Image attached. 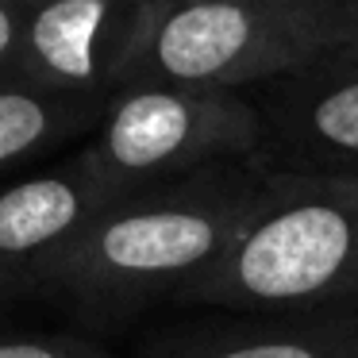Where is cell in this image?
Returning <instances> with one entry per match:
<instances>
[{"label": "cell", "instance_id": "52a82bcc", "mask_svg": "<svg viewBox=\"0 0 358 358\" xmlns=\"http://www.w3.org/2000/svg\"><path fill=\"white\" fill-rule=\"evenodd\" d=\"M112 204L81 155L0 185V308L35 293L50 262Z\"/></svg>", "mask_w": 358, "mask_h": 358}, {"label": "cell", "instance_id": "8992f818", "mask_svg": "<svg viewBox=\"0 0 358 358\" xmlns=\"http://www.w3.org/2000/svg\"><path fill=\"white\" fill-rule=\"evenodd\" d=\"M147 0H35L20 78L35 89L108 104L124 89Z\"/></svg>", "mask_w": 358, "mask_h": 358}, {"label": "cell", "instance_id": "30bf717a", "mask_svg": "<svg viewBox=\"0 0 358 358\" xmlns=\"http://www.w3.org/2000/svg\"><path fill=\"white\" fill-rule=\"evenodd\" d=\"M0 358H116L89 335H0Z\"/></svg>", "mask_w": 358, "mask_h": 358}, {"label": "cell", "instance_id": "7c38bea8", "mask_svg": "<svg viewBox=\"0 0 358 358\" xmlns=\"http://www.w3.org/2000/svg\"><path fill=\"white\" fill-rule=\"evenodd\" d=\"M343 55L358 58V0H350V20H347V43H343Z\"/></svg>", "mask_w": 358, "mask_h": 358}, {"label": "cell", "instance_id": "277c9868", "mask_svg": "<svg viewBox=\"0 0 358 358\" xmlns=\"http://www.w3.org/2000/svg\"><path fill=\"white\" fill-rule=\"evenodd\" d=\"M258 147L262 120L255 96L227 89L131 85L108 101L78 155L104 193L120 201L224 162L255 166Z\"/></svg>", "mask_w": 358, "mask_h": 358}, {"label": "cell", "instance_id": "4fadbf2b", "mask_svg": "<svg viewBox=\"0 0 358 358\" xmlns=\"http://www.w3.org/2000/svg\"><path fill=\"white\" fill-rule=\"evenodd\" d=\"M331 185L339 189V193H343V196H347V201L358 208V178H343V181H331Z\"/></svg>", "mask_w": 358, "mask_h": 358}, {"label": "cell", "instance_id": "9c48e42d", "mask_svg": "<svg viewBox=\"0 0 358 358\" xmlns=\"http://www.w3.org/2000/svg\"><path fill=\"white\" fill-rule=\"evenodd\" d=\"M104 108L108 104L101 101L47 93L27 81L0 85V178L31 166L73 135L96 131Z\"/></svg>", "mask_w": 358, "mask_h": 358}, {"label": "cell", "instance_id": "ba28073f", "mask_svg": "<svg viewBox=\"0 0 358 358\" xmlns=\"http://www.w3.org/2000/svg\"><path fill=\"white\" fill-rule=\"evenodd\" d=\"M135 358H358V304L181 324L150 335Z\"/></svg>", "mask_w": 358, "mask_h": 358}, {"label": "cell", "instance_id": "3957f363", "mask_svg": "<svg viewBox=\"0 0 358 358\" xmlns=\"http://www.w3.org/2000/svg\"><path fill=\"white\" fill-rule=\"evenodd\" d=\"M350 0H147L124 89L247 93L347 43Z\"/></svg>", "mask_w": 358, "mask_h": 358}, {"label": "cell", "instance_id": "5bb4252c", "mask_svg": "<svg viewBox=\"0 0 358 358\" xmlns=\"http://www.w3.org/2000/svg\"><path fill=\"white\" fill-rule=\"evenodd\" d=\"M0 4H8V8H31L35 0H0Z\"/></svg>", "mask_w": 358, "mask_h": 358}, {"label": "cell", "instance_id": "6da1fadb", "mask_svg": "<svg viewBox=\"0 0 358 358\" xmlns=\"http://www.w3.org/2000/svg\"><path fill=\"white\" fill-rule=\"evenodd\" d=\"M262 185L250 162H224L120 196L43 270L35 293L96 327L178 304L231 250Z\"/></svg>", "mask_w": 358, "mask_h": 358}, {"label": "cell", "instance_id": "8fae6325", "mask_svg": "<svg viewBox=\"0 0 358 358\" xmlns=\"http://www.w3.org/2000/svg\"><path fill=\"white\" fill-rule=\"evenodd\" d=\"M24 27H27V8H8L0 4V85H12L24 66Z\"/></svg>", "mask_w": 358, "mask_h": 358}, {"label": "cell", "instance_id": "5b68a950", "mask_svg": "<svg viewBox=\"0 0 358 358\" xmlns=\"http://www.w3.org/2000/svg\"><path fill=\"white\" fill-rule=\"evenodd\" d=\"M262 173L312 181L358 178V58L335 55L262 85Z\"/></svg>", "mask_w": 358, "mask_h": 358}, {"label": "cell", "instance_id": "7a4b0ae2", "mask_svg": "<svg viewBox=\"0 0 358 358\" xmlns=\"http://www.w3.org/2000/svg\"><path fill=\"white\" fill-rule=\"evenodd\" d=\"M178 304L227 316L358 304V208L331 181L266 173L231 250Z\"/></svg>", "mask_w": 358, "mask_h": 358}]
</instances>
